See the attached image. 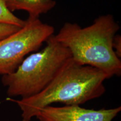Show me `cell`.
I'll list each match as a JSON object with an SVG mask.
<instances>
[{"label": "cell", "instance_id": "cell-1", "mask_svg": "<svg viewBox=\"0 0 121 121\" xmlns=\"http://www.w3.org/2000/svg\"><path fill=\"white\" fill-rule=\"evenodd\" d=\"M105 73L96 68L69 60L46 88L31 97L15 100L22 121H30L41 109L54 103L81 105L105 91Z\"/></svg>", "mask_w": 121, "mask_h": 121}, {"label": "cell", "instance_id": "cell-2", "mask_svg": "<svg viewBox=\"0 0 121 121\" xmlns=\"http://www.w3.org/2000/svg\"><path fill=\"white\" fill-rule=\"evenodd\" d=\"M120 29L112 15L99 16L90 26L65 22L54 38L69 50L72 59L81 65L95 67L109 78L121 73V61L112 43Z\"/></svg>", "mask_w": 121, "mask_h": 121}, {"label": "cell", "instance_id": "cell-3", "mask_svg": "<svg viewBox=\"0 0 121 121\" xmlns=\"http://www.w3.org/2000/svg\"><path fill=\"white\" fill-rule=\"evenodd\" d=\"M42 51L29 54L13 73L2 76L9 97H31L42 91L72 58L69 49L54 38Z\"/></svg>", "mask_w": 121, "mask_h": 121}, {"label": "cell", "instance_id": "cell-4", "mask_svg": "<svg viewBox=\"0 0 121 121\" xmlns=\"http://www.w3.org/2000/svg\"><path fill=\"white\" fill-rule=\"evenodd\" d=\"M54 32L52 26L29 16L23 26L0 40V75L14 72L26 56L37 51Z\"/></svg>", "mask_w": 121, "mask_h": 121}, {"label": "cell", "instance_id": "cell-5", "mask_svg": "<svg viewBox=\"0 0 121 121\" xmlns=\"http://www.w3.org/2000/svg\"><path fill=\"white\" fill-rule=\"evenodd\" d=\"M121 110V107L94 110L78 105H49L41 109L35 117L38 121H112Z\"/></svg>", "mask_w": 121, "mask_h": 121}, {"label": "cell", "instance_id": "cell-6", "mask_svg": "<svg viewBox=\"0 0 121 121\" xmlns=\"http://www.w3.org/2000/svg\"><path fill=\"white\" fill-rule=\"evenodd\" d=\"M7 8L10 11L24 10L29 16L39 17L41 14L46 13L55 7L54 0H4Z\"/></svg>", "mask_w": 121, "mask_h": 121}, {"label": "cell", "instance_id": "cell-7", "mask_svg": "<svg viewBox=\"0 0 121 121\" xmlns=\"http://www.w3.org/2000/svg\"><path fill=\"white\" fill-rule=\"evenodd\" d=\"M25 20L20 19L7 8L4 0H0V24H8L22 28Z\"/></svg>", "mask_w": 121, "mask_h": 121}, {"label": "cell", "instance_id": "cell-8", "mask_svg": "<svg viewBox=\"0 0 121 121\" xmlns=\"http://www.w3.org/2000/svg\"><path fill=\"white\" fill-rule=\"evenodd\" d=\"M20 27L8 24H0V40L19 30Z\"/></svg>", "mask_w": 121, "mask_h": 121}, {"label": "cell", "instance_id": "cell-9", "mask_svg": "<svg viewBox=\"0 0 121 121\" xmlns=\"http://www.w3.org/2000/svg\"><path fill=\"white\" fill-rule=\"evenodd\" d=\"M113 49L119 58L121 57V37L120 35L114 36L112 43Z\"/></svg>", "mask_w": 121, "mask_h": 121}]
</instances>
